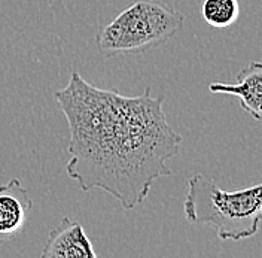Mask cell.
I'll list each match as a JSON object with an SVG mask.
<instances>
[{
	"label": "cell",
	"instance_id": "1",
	"mask_svg": "<svg viewBox=\"0 0 262 258\" xmlns=\"http://www.w3.org/2000/svg\"><path fill=\"white\" fill-rule=\"evenodd\" d=\"M54 97L70 133L66 172L82 191L101 190L131 210L157 179L171 175L167 162L179 154L183 137L167 123L164 96H152L150 87L140 96H122L72 70Z\"/></svg>",
	"mask_w": 262,
	"mask_h": 258
},
{
	"label": "cell",
	"instance_id": "2",
	"mask_svg": "<svg viewBox=\"0 0 262 258\" xmlns=\"http://www.w3.org/2000/svg\"><path fill=\"white\" fill-rule=\"evenodd\" d=\"M183 213L191 224L214 227L221 241L253 237L262 223V182L224 191L212 177L195 173L188 181Z\"/></svg>",
	"mask_w": 262,
	"mask_h": 258
},
{
	"label": "cell",
	"instance_id": "3",
	"mask_svg": "<svg viewBox=\"0 0 262 258\" xmlns=\"http://www.w3.org/2000/svg\"><path fill=\"white\" fill-rule=\"evenodd\" d=\"M183 24L185 16L178 9L155 0H137L98 30L97 49L103 57L145 52L168 42Z\"/></svg>",
	"mask_w": 262,
	"mask_h": 258
},
{
	"label": "cell",
	"instance_id": "4",
	"mask_svg": "<svg viewBox=\"0 0 262 258\" xmlns=\"http://www.w3.org/2000/svg\"><path fill=\"white\" fill-rule=\"evenodd\" d=\"M42 258H96L97 252L78 221L63 218L49 231Z\"/></svg>",
	"mask_w": 262,
	"mask_h": 258
},
{
	"label": "cell",
	"instance_id": "5",
	"mask_svg": "<svg viewBox=\"0 0 262 258\" xmlns=\"http://www.w3.org/2000/svg\"><path fill=\"white\" fill-rule=\"evenodd\" d=\"M213 94L235 96L242 109L256 121H262V62H252L242 69L234 84L213 82L209 85Z\"/></svg>",
	"mask_w": 262,
	"mask_h": 258
},
{
	"label": "cell",
	"instance_id": "6",
	"mask_svg": "<svg viewBox=\"0 0 262 258\" xmlns=\"http://www.w3.org/2000/svg\"><path fill=\"white\" fill-rule=\"evenodd\" d=\"M32 208V197L19 179L0 185V245L24 228Z\"/></svg>",
	"mask_w": 262,
	"mask_h": 258
},
{
	"label": "cell",
	"instance_id": "7",
	"mask_svg": "<svg viewBox=\"0 0 262 258\" xmlns=\"http://www.w3.org/2000/svg\"><path fill=\"white\" fill-rule=\"evenodd\" d=\"M200 12L203 19L214 29H227L240 16L237 0H203Z\"/></svg>",
	"mask_w": 262,
	"mask_h": 258
}]
</instances>
